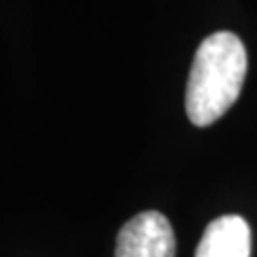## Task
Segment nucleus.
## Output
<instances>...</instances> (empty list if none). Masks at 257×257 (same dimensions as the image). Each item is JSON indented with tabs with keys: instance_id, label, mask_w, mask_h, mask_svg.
<instances>
[{
	"instance_id": "nucleus-3",
	"label": "nucleus",
	"mask_w": 257,
	"mask_h": 257,
	"mask_svg": "<svg viewBox=\"0 0 257 257\" xmlns=\"http://www.w3.org/2000/svg\"><path fill=\"white\" fill-rule=\"evenodd\" d=\"M195 257H251V227L238 214H225L206 227Z\"/></svg>"
},
{
	"instance_id": "nucleus-1",
	"label": "nucleus",
	"mask_w": 257,
	"mask_h": 257,
	"mask_svg": "<svg viewBox=\"0 0 257 257\" xmlns=\"http://www.w3.org/2000/svg\"><path fill=\"white\" fill-rule=\"evenodd\" d=\"M246 77V50L234 32H214L197 47L187 84V116L195 126L216 122L238 101Z\"/></svg>"
},
{
	"instance_id": "nucleus-2",
	"label": "nucleus",
	"mask_w": 257,
	"mask_h": 257,
	"mask_svg": "<svg viewBox=\"0 0 257 257\" xmlns=\"http://www.w3.org/2000/svg\"><path fill=\"white\" fill-rule=\"evenodd\" d=\"M116 257H176L172 223L157 210L128 219L116 240Z\"/></svg>"
}]
</instances>
